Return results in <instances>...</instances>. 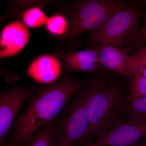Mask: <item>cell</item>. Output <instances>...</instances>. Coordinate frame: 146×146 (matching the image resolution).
<instances>
[{"instance_id":"6da1fadb","label":"cell","mask_w":146,"mask_h":146,"mask_svg":"<svg viewBox=\"0 0 146 146\" xmlns=\"http://www.w3.org/2000/svg\"><path fill=\"white\" fill-rule=\"evenodd\" d=\"M89 82L66 75L58 83L38 89L16 121L10 142L25 145L36 131L54 121L70 99Z\"/></svg>"},{"instance_id":"7a4b0ae2","label":"cell","mask_w":146,"mask_h":146,"mask_svg":"<svg viewBox=\"0 0 146 146\" xmlns=\"http://www.w3.org/2000/svg\"><path fill=\"white\" fill-rule=\"evenodd\" d=\"M86 107L89 126L82 141L96 138L120 119L124 95L119 84L104 78L90 80L87 85Z\"/></svg>"},{"instance_id":"3957f363","label":"cell","mask_w":146,"mask_h":146,"mask_svg":"<svg viewBox=\"0 0 146 146\" xmlns=\"http://www.w3.org/2000/svg\"><path fill=\"white\" fill-rule=\"evenodd\" d=\"M72 3L64 14L69 28L64 38L67 42L75 40L84 33L93 31L104 24L114 14L136 5L135 2L111 0L78 1Z\"/></svg>"},{"instance_id":"277c9868","label":"cell","mask_w":146,"mask_h":146,"mask_svg":"<svg viewBox=\"0 0 146 146\" xmlns=\"http://www.w3.org/2000/svg\"><path fill=\"white\" fill-rule=\"evenodd\" d=\"M141 12L137 5L118 11L90 32L86 43L89 45H111L121 48L126 44H132L139 31Z\"/></svg>"},{"instance_id":"5b68a950","label":"cell","mask_w":146,"mask_h":146,"mask_svg":"<svg viewBox=\"0 0 146 146\" xmlns=\"http://www.w3.org/2000/svg\"><path fill=\"white\" fill-rule=\"evenodd\" d=\"M87 84L76 94L54 129L55 146H71L85 136L89 126L86 107Z\"/></svg>"},{"instance_id":"8992f818","label":"cell","mask_w":146,"mask_h":146,"mask_svg":"<svg viewBox=\"0 0 146 146\" xmlns=\"http://www.w3.org/2000/svg\"><path fill=\"white\" fill-rule=\"evenodd\" d=\"M33 87L12 86L0 94V144L3 145L22 106L31 96ZM15 124V123H14Z\"/></svg>"},{"instance_id":"52a82bcc","label":"cell","mask_w":146,"mask_h":146,"mask_svg":"<svg viewBox=\"0 0 146 146\" xmlns=\"http://www.w3.org/2000/svg\"><path fill=\"white\" fill-rule=\"evenodd\" d=\"M89 45L97 50L103 68L131 79L137 70L138 60L134 54L129 55L130 48L122 49L109 44Z\"/></svg>"},{"instance_id":"ba28073f","label":"cell","mask_w":146,"mask_h":146,"mask_svg":"<svg viewBox=\"0 0 146 146\" xmlns=\"http://www.w3.org/2000/svg\"><path fill=\"white\" fill-rule=\"evenodd\" d=\"M146 138V123L133 124L119 119L96 137L98 146H129Z\"/></svg>"},{"instance_id":"9c48e42d","label":"cell","mask_w":146,"mask_h":146,"mask_svg":"<svg viewBox=\"0 0 146 146\" xmlns=\"http://www.w3.org/2000/svg\"><path fill=\"white\" fill-rule=\"evenodd\" d=\"M29 38L28 27L23 21H14L6 25L1 33V58L18 54L26 46Z\"/></svg>"},{"instance_id":"30bf717a","label":"cell","mask_w":146,"mask_h":146,"mask_svg":"<svg viewBox=\"0 0 146 146\" xmlns=\"http://www.w3.org/2000/svg\"><path fill=\"white\" fill-rule=\"evenodd\" d=\"M66 71L96 72L103 68L96 49L89 45L87 49L81 51L70 50L66 53L60 54Z\"/></svg>"},{"instance_id":"8fae6325","label":"cell","mask_w":146,"mask_h":146,"mask_svg":"<svg viewBox=\"0 0 146 146\" xmlns=\"http://www.w3.org/2000/svg\"><path fill=\"white\" fill-rule=\"evenodd\" d=\"M62 66L56 56L44 54L35 58L27 70V74L35 81L41 83H52L61 74Z\"/></svg>"},{"instance_id":"7c38bea8","label":"cell","mask_w":146,"mask_h":146,"mask_svg":"<svg viewBox=\"0 0 146 146\" xmlns=\"http://www.w3.org/2000/svg\"><path fill=\"white\" fill-rule=\"evenodd\" d=\"M128 103L126 108V121L133 124L146 123V96Z\"/></svg>"},{"instance_id":"4fadbf2b","label":"cell","mask_w":146,"mask_h":146,"mask_svg":"<svg viewBox=\"0 0 146 146\" xmlns=\"http://www.w3.org/2000/svg\"><path fill=\"white\" fill-rule=\"evenodd\" d=\"M45 25L48 33L53 36L64 39L68 33L69 23L63 13H56L48 18Z\"/></svg>"},{"instance_id":"5bb4252c","label":"cell","mask_w":146,"mask_h":146,"mask_svg":"<svg viewBox=\"0 0 146 146\" xmlns=\"http://www.w3.org/2000/svg\"><path fill=\"white\" fill-rule=\"evenodd\" d=\"M54 121L38 131L26 144V146H55L54 139Z\"/></svg>"},{"instance_id":"9a60e30c","label":"cell","mask_w":146,"mask_h":146,"mask_svg":"<svg viewBox=\"0 0 146 146\" xmlns=\"http://www.w3.org/2000/svg\"><path fill=\"white\" fill-rule=\"evenodd\" d=\"M22 19L24 23L31 28L35 29L46 25L48 17L38 6L28 8L23 12Z\"/></svg>"},{"instance_id":"2e32d148","label":"cell","mask_w":146,"mask_h":146,"mask_svg":"<svg viewBox=\"0 0 146 146\" xmlns=\"http://www.w3.org/2000/svg\"><path fill=\"white\" fill-rule=\"evenodd\" d=\"M146 96V77L138 73H134L130 80L127 95L128 102L132 101Z\"/></svg>"},{"instance_id":"e0dca14e","label":"cell","mask_w":146,"mask_h":146,"mask_svg":"<svg viewBox=\"0 0 146 146\" xmlns=\"http://www.w3.org/2000/svg\"><path fill=\"white\" fill-rule=\"evenodd\" d=\"M134 54L138 60V67L135 73L146 77V50L141 48Z\"/></svg>"},{"instance_id":"ac0fdd59","label":"cell","mask_w":146,"mask_h":146,"mask_svg":"<svg viewBox=\"0 0 146 146\" xmlns=\"http://www.w3.org/2000/svg\"><path fill=\"white\" fill-rule=\"evenodd\" d=\"M146 42V14L145 15L143 25L139 30L138 34L134 38L132 44L135 46H140Z\"/></svg>"},{"instance_id":"d6986e66","label":"cell","mask_w":146,"mask_h":146,"mask_svg":"<svg viewBox=\"0 0 146 146\" xmlns=\"http://www.w3.org/2000/svg\"><path fill=\"white\" fill-rule=\"evenodd\" d=\"M129 146H146V138L142 139Z\"/></svg>"},{"instance_id":"ffe728a7","label":"cell","mask_w":146,"mask_h":146,"mask_svg":"<svg viewBox=\"0 0 146 146\" xmlns=\"http://www.w3.org/2000/svg\"><path fill=\"white\" fill-rule=\"evenodd\" d=\"M84 146H98L97 145L96 143H91V142H89L87 143Z\"/></svg>"},{"instance_id":"44dd1931","label":"cell","mask_w":146,"mask_h":146,"mask_svg":"<svg viewBox=\"0 0 146 146\" xmlns=\"http://www.w3.org/2000/svg\"><path fill=\"white\" fill-rule=\"evenodd\" d=\"M22 146L20 145H18V144H16L15 143H11V142H9V143L7 145H6L5 146Z\"/></svg>"},{"instance_id":"7402d4cb","label":"cell","mask_w":146,"mask_h":146,"mask_svg":"<svg viewBox=\"0 0 146 146\" xmlns=\"http://www.w3.org/2000/svg\"><path fill=\"white\" fill-rule=\"evenodd\" d=\"M143 48V49L144 50H146V46H145L143 47V48Z\"/></svg>"}]
</instances>
